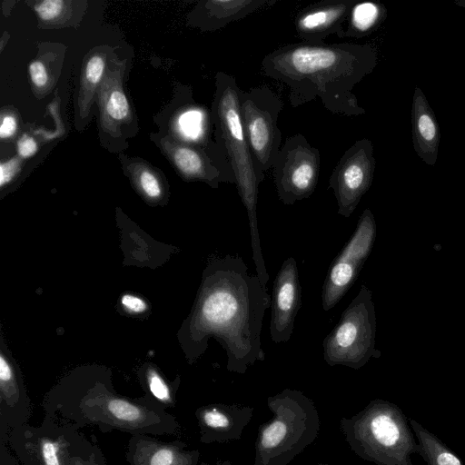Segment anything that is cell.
<instances>
[{"label": "cell", "mask_w": 465, "mask_h": 465, "mask_svg": "<svg viewBox=\"0 0 465 465\" xmlns=\"http://www.w3.org/2000/svg\"><path fill=\"white\" fill-rule=\"evenodd\" d=\"M272 298L257 275L248 272L243 259L227 254L207 267L193 312L194 342L203 351L213 336L227 355L226 368L244 374L256 361H262L261 331Z\"/></svg>", "instance_id": "6da1fadb"}, {"label": "cell", "mask_w": 465, "mask_h": 465, "mask_svg": "<svg viewBox=\"0 0 465 465\" xmlns=\"http://www.w3.org/2000/svg\"><path fill=\"white\" fill-rule=\"evenodd\" d=\"M378 63L370 44H289L267 54L262 61L265 76L284 84L296 108L319 98L327 111L342 116L366 113L352 93Z\"/></svg>", "instance_id": "7a4b0ae2"}, {"label": "cell", "mask_w": 465, "mask_h": 465, "mask_svg": "<svg viewBox=\"0 0 465 465\" xmlns=\"http://www.w3.org/2000/svg\"><path fill=\"white\" fill-rule=\"evenodd\" d=\"M42 407L45 415L78 429L94 426L102 432L155 437L181 432L177 419L157 402L119 395L102 381L59 385L45 395Z\"/></svg>", "instance_id": "3957f363"}, {"label": "cell", "mask_w": 465, "mask_h": 465, "mask_svg": "<svg viewBox=\"0 0 465 465\" xmlns=\"http://www.w3.org/2000/svg\"><path fill=\"white\" fill-rule=\"evenodd\" d=\"M242 90L226 72L215 76L213 123L215 143L225 153L235 175V184L249 219L251 246L256 275L265 288L269 275L262 256L257 220L259 185L264 177L258 172L247 142L240 114Z\"/></svg>", "instance_id": "277c9868"}, {"label": "cell", "mask_w": 465, "mask_h": 465, "mask_svg": "<svg viewBox=\"0 0 465 465\" xmlns=\"http://www.w3.org/2000/svg\"><path fill=\"white\" fill-rule=\"evenodd\" d=\"M340 430L351 450L376 465H414L418 441L409 419L395 403L371 400L351 418H341Z\"/></svg>", "instance_id": "5b68a950"}, {"label": "cell", "mask_w": 465, "mask_h": 465, "mask_svg": "<svg viewBox=\"0 0 465 465\" xmlns=\"http://www.w3.org/2000/svg\"><path fill=\"white\" fill-rule=\"evenodd\" d=\"M267 406L273 417L259 427L253 465H289L318 437L317 407L302 391L289 388L268 397Z\"/></svg>", "instance_id": "8992f818"}, {"label": "cell", "mask_w": 465, "mask_h": 465, "mask_svg": "<svg viewBox=\"0 0 465 465\" xmlns=\"http://www.w3.org/2000/svg\"><path fill=\"white\" fill-rule=\"evenodd\" d=\"M375 333L372 292L367 286L361 285L336 326L323 340L324 361L331 367L362 368L371 358L381 357V351L375 348Z\"/></svg>", "instance_id": "52a82bcc"}, {"label": "cell", "mask_w": 465, "mask_h": 465, "mask_svg": "<svg viewBox=\"0 0 465 465\" xmlns=\"http://www.w3.org/2000/svg\"><path fill=\"white\" fill-rule=\"evenodd\" d=\"M282 108V100L269 86L261 85L241 92L242 127L255 166L263 177L272 169L282 147L278 118Z\"/></svg>", "instance_id": "ba28073f"}, {"label": "cell", "mask_w": 465, "mask_h": 465, "mask_svg": "<svg viewBox=\"0 0 465 465\" xmlns=\"http://www.w3.org/2000/svg\"><path fill=\"white\" fill-rule=\"evenodd\" d=\"M86 439L77 427L45 415L38 426L14 429L6 444L22 465H70L71 454Z\"/></svg>", "instance_id": "9c48e42d"}, {"label": "cell", "mask_w": 465, "mask_h": 465, "mask_svg": "<svg viewBox=\"0 0 465 465\" xmlns=\"http://www.w3.org/2000/svg\"><path fill=\"white\" fill-rule=\"evenodd\" d=\"M321 155L301 134L286 138L272 166L279 200L285 205L309 198L318 184Z\"/></svg>", "instance_id": "30bf717a"}, {"label": "cell", "mask_w": 465, "mask_h": 465, "mask_svg": "<svg viewBox=\"0 0 465 465\" xmlns=\"http://www.w3.org/2000/svg\"><path fill=\"white\" fill-rule=\"evenodd\" d=\"M375 237V219L367 208L360 216L351 237L329 268L322 292L325 312L331 310L354 283L372 250Z\"/></svg>", "instance_id": "8fae6325"}, {"label": "cell", "mask_w": 465, "mask_h": 465, "mask_svg": "<svg viewBox=\"0 0 465 465\" xmlns=\"http://www.w3.org/2000/svg\"><path fill=\"white\" fill-rule=\"evenodd\" d=\"M373 144L368 138L357 140L341 155L332 170L329 186L333 191L338 214L349 218L370 189L376 166Z\"/></svg>", "instance_id": "7c38bea8"}, {"label": "cell", "mask_w": 465, "mask_h": 465, "mask_svg": "<svg viewBox=\"0 0 465 465\" xmlns=\"http://www.w3.org/2000/svg\"><path fill=\"white\" fill-rule=\"evenodd\" d=\"M301 298L297 263L293 257H289L282 262L273 282L270 322L273 342H286L291 339Z\"/></svg>", "instance_id": "4fadbf2b"}, {"label": "cell", "mask_w": 465, "mask_h": 465, "mask_svg": "<svg viewBox=\"0 0 465 465\" xmlns=\"http://www.w3.org/2000/svg\"><path fill=\"white\" fill-rule=\"evenodd\" d=\"M354 0H324L302 9L294 21L297 36L304 43L325 44L331 35L342 38Z\"/></svg>", "instance_id": "5bb4252c"}, {"label": "cell", "mask_w": 465, "mask_h": 465, "mask_svg": "<svg viewBox=\"0 0 465 465\" xmlns=\"http://www.w3.org/2000/svg\"><path fill=\"white\" fill-rule=\"evenodd\" d=\"M200 441L204 444L238 440L251 421L253 408L241 404L211 403L195 411Z\"/></svg>", "instance_id": "9a60e30c"}, {"label": "cell", "mask_w": 465, "mask_h": 465, "mask_svg": "<svg viewBox=\"0 0 465 465\" xmlns=\"http://www.w3.org/2000/svg\"><path fill=\"white\" fill-rule=\"evenodd\" d=\"M125 460L129 465H199L200 451L182 440L163 441L136 434L128 440Z\"/></svg>", "instance_id": "2e32d148"}, {"label": "cell", "mask_w": 465, "mask_h": 465, "mask_svg": "<svg viewBox=\"0 0 465 465\" xmlns=\"http://www.w3.org/2000/svg\"><path fill=\"white\" fill-rule=\"evenodd\" d=\"M32 405L15 371L0 356V443L6 444L10 432L27 424Z\"/></svg>", "instance_id": "e0dca14e"}, {"label": "cell", "mask_w": 465, "mask_h": 465, "mask_svg": "<svg viewBox=\"0 0 465 465\" xmlns=\"http://www.w3.org/2000/svg\"><path fill=\"white\" fill-rule=\"evenodd\" d=\"M413 148L419 157L433 166L438 158L440 130L436 116L420 88L415 87L411 106Z\"/></svg>", "instance_id": "ac0fdd59"}, {"label": "cell", "mask_w": 465, "mask_h": 465, "mask_svg": "<svg viewBox=\"0 0 465 465\" xmlns=\"http://www.w3.org/2000/svg\"><path fill=\"white\" fill-rule=\"evenodd\" d=\"M276 2V0H209L202 2L194 15L196 23L201 28L216 31L261 9L270 7Z\"/></svg>", "instance_id": "d6986e66"}, {"label": "cell", "mask_w": 465, "mask_h": 465, "mask_svg": "<svg viewBox=\"0 0 465 465\" xmlns=\"http://www.w3.org/2000/svg\"><path fill=\"white\" fill-rule=\"evenodd\" d=\"M99 102L104 129L116 132L130 118V105L119 79L107 74L100 85Z\"/></svg>", "instance_id": "ffe728a7"}, {"label": "cell", "mask_w": 465, "mask_h": 465, "mask_svg": "<svg viewBox=\"0 0 465 465\" xmlns=\"http://www.w3.org/2000/svg\"><path fill=\"white\" fill-rule=\"evenodd\" d=\"M387 16L386 7L377 2H356L351 9L343 37L362 38L378 29Z\"/></svg>", "instance_id": "44dd1931"}, {"label": "cell", "mask_w": 465, "mask_h": 465, "mask_svg": "<svg viewBox=\"0 0 465 465\" xmlns=\"http://www.w3.org/2000/svg\"><path fill=\"white\" fill-rule=\"evenodd\" d=\"M418 441V453L428 465H464L462 460L437 435L409 418Z\"/></svg>", "instance_id": "7402d4cb"}, {"label": "cell", "mask_w": 465, "mask_h": 465, "mask_svg": "<svg viewBox=\"0 0 465 465\" xmlns=\"http://www.w3.org/2000/svg\"><path fill=\"white\" fill-rule=\"evenodd\" d=\"M104 67L105 58L103 54L91 56L84 67L78 99L81 116L88 114L95 89L103 78Z\"/></svg>", "instance_id": "603a6c76"}, {"label": "cell", "mask_w": 465, "mask_h": 465, "mask_svg": "<svg viewBox=\"0 0 465 465\" xmlns=\"http://www.w3.org/2000/svg\"><path fill=\"white\" fill-rule=\"evenodd\" d=\"M206 117L203 110L192 108L184 111L178 118L177 129L187 142L209 144L205 138Z\"/></svg>", "instance_id": "cb8c5ba5"}, {"label": "cell", "mask_w": 465, "mask_h": 465, "mask_svg": "<svg viewBox=\"0 0 465 465\" xmlns=\"http://www.w3.org/2000/svg\"><path fill=\"white\" fill-rule=\"evenodd\" d=\"M144 381L149 395L163 409L173 408L176 404V387L170 385L153 368H148L144 374Z\"/></svg>", "instance_id": "d4e9b609"}, {"label": "cell", "mask_w": 465, "mask_h": 465, "mask_svg": "<svg viewBox=\"0 0 465 465\" xmlns=\"http://www.w3.org/2000/svg\"><path fill=\"white\" fill-rule=\"evenodd\" d=\"M70 465H108V463L98 445L86 439L71 454Z\"/></svg>", "instance_id": "484cf974"}, {"label": "cell", "mask_w": 465, "mask_h": 465, "mask_svg": "<svg viewBox=\"0 0 465 465\" xmlns=\"http://www.w3.org/2000/svg\"><path fill=\"white\" fill-rule=\"evenodd\" d=\"M136 178L139 187L147 197L156 199L161 195L160 182L151 171L143 168L137 173Z\"/></svg>", "instance_id": "4316f807"}, {"label": "cell", "mask_w": 465, "mask_h": 465, "mask_svg": "<svg viewBox=\"0 0 465 465\" xmlns=\"http://www.w3.org/2000/svg\"><path fill=\"white\" fill-rule=\"evenodd\" d=\"M64 5L62 0H45L35 3L34 9L41 20L50 22L62 15Z\"/></svg>", "instance_id": "83f0119b"}, {"label": "cell", "mask_w": 465, "mask_h": 465, "mask_svg": "<svg viewBox=\"0 0 465 465\" xmlns=\"http://www.w3.org/2000/svg\"><path fill=\"white\" fill-rule=\"evenodd\" d=\"M29 74L33 84L37 88H44L48 83V74L40 61H34L29 64Z\"/></svg>", "instance_id": "f1b7e54d"}, {"label": "cell", "mask_w": 465, "mask_h": 465, "mask_svg": "<svg viewBox=\"0 0 465 465\" xmlns=\"http://www.w3.org/2000/svg\"><path fill=\"white\" fill-rule=\"evenodd\" d=\"M20 169V163L16 158L2 162L0 164V185L8 183Z\"/></svg>", "instance_id": "f546056e"}, {"label": "cell", "mask_w": 465, "mask_h": 465, "mask_svg": "<svg viewBox=\"0 0 465 465\" xmlns=\"http://www.w3.org/2000/svg\"><path fill=\"white\" fill-rule=\"evenodd\" d=\"M123 307L133 313H142L146 311V302L138 296L133 294H124L121 298Z\"/></svg>", "instance_id": "4dcf8cb0"}, {"label": "cell", "mask_w": 465, "mask_h": 465, "mask_svg": "<svg viewBox=\"0 0 465 465\" xmlns=\"http://www.w3.org/2000/svg\"><path fill=\"white\" fill-rule=\"evenodd\" d=\"M17 151L19 155L23 158L31 157L37 151V143L34 138L25 134L17 143Z\"/></svg>", "instance_id": "1f68e13d"}, {"label": "cell", "mask_w": 465, "mask_h": 465, "mask_svg": "<svg viewBox=\"0 0 465 465\" xmlns=\"http://www.w3.org/2000/svg\"><path fill=\"white\" fill-rule=\"evenodd\" d=\"M16 120L11 114L3 115L1 118L0 137L7 139L13 136L16 131Z\"/></svg>", "instance_id": "d6a6232c"}, {"label": "cell", "mask_w": 465, "mask_h": 465, "mask_svg": "<svg viewBox=\"0 0 465 465\" xmlns=\"http://www.w3.org/2000/svg\"><path fill=\"white\" fill-rule=\"evenodd\" d=\"M0 465H18V460L7 444L0 443Z\"/></svg>", "instance_id": "836d02e7"}, {"label": "cell", "mask_w": 465, "mask_h": 465, "mask_svg": "<svg viewBox=\"0 0 465 465\" xmlns=\"http://www.w3.org/2000/svg\"><path fill=\"white\" fill-rule=\"evenodd\" d=\"M199 465H232L231 461L230 460H219L213 464H209V463H205V462H202L201 464Z\"/></svg>", "instance_id": "e575fe53"}, {"label": "cell", "mask_w": 465, "mask_h": 465, "mask_svg": "<svg viewBox=\"0 0 465 465\" xmlns=\"http://www.w3.org/2000/svg\"><path fill=\"white\" fill-rule=\"evenodd\" d=\"M454 4L460 7H465V0H456Z\"/></svg>", "instance_id": "d590c367"}, {"label": "cell", "mask_w": 465, "mask_h": 465, "mask_svg": "<svg viewBox=\"0 0 465 465\" xmlns=\"http://www.w3.org/2000/svg\"><path fill=\"white\" fill-rule=\"evenodd\" d=\"M314 465H330V464H326V463H317V464H314Z\"/></svg>", "instance_id": "8d00e7d4"}]
</instances>
